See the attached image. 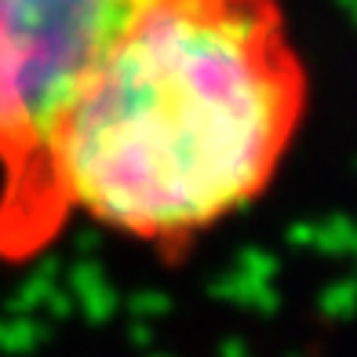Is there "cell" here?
Listing matches in <instances>:
<instances>
[{"instance_id":"1","label":"cell","mask_w":357,"mask_h":357,"mask_svg":"<svg viewBox=\"0 0 357 357\" xmlns=\"http://www.w3.org/2000/svg\"><path fill=\"white\" fill-rule=\"evenodd\" d=\"M281 0H135L0 190V255L73 215L178 252L273 183L306 117Z\"/></svg>"},{"instance_id":"2","label":"cell","mask_w":357,"mask_h":357,"mask_svg":"<svg viewBox=\"0 0 357 357\" xmlns=\"http://www.w3.org/2000/svg\"><path fill=\"white\" fill-rule=\"evenodd\" d=\"M135 0H0V190L22 178L47 117Z\"/></svg>"}]
</instances>
